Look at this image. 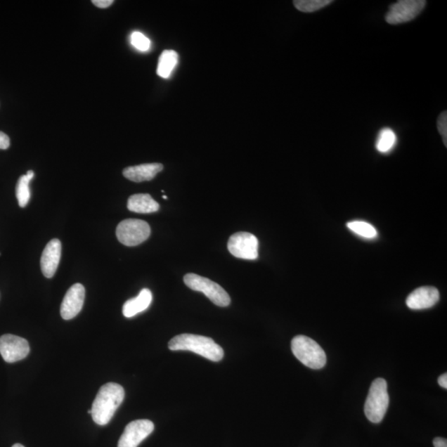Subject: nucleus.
Here are the masks:
<instances>
[{"label": "nucleus", "instance_id": "nucleus-1", "mask_svg": "<svg viewBox=\"0 0 447 447\" xmlns=\"http://www.w3.org/2000/svg\"><path fill=\"white\" fill-rule=\"evenodd\" d=\"M124 396V388L118 384L107 383L102 386L91 409L93 421L100 426L108 425L123 403Z\"/></svg>", "mask_w": 447, "mask_h": 447}, {"label": "nucleus", "instance_id": "nucleus-2", "mask_svg": "<svg viewBox=\"0 0 447 447\" xmlns=\"http://www.w3.org/2000/svg\"><path fill=\"white\" fill-rule=\"evenodd\" d=\"M172 351H188L207 358L209 361L219 362L224 358V350L212 338L193 334L176 335L169 343Z\"/></svg>", "mask_w": 447, "mask_h": 447}, {"label": "nucleus", "instance_id": "nucleus-3", "mask_svg": "<svg viewBox=\"0 0 447 447\" xmlns=\"http://www.w3.org/2000/svg\"><path fill=\"white\" fill-rule=\"evenodd\" d=\"M291 348L297 360L310 369L320 370L327 364V355L323 349L306 335H297L293 338Z\"/></svg>", "mask_w": 447, "mask_h": 447}, {"label": "nucleus", "instance_id": "nucleus-4", "mask_svg": "<svg viewBox=\"0 0 447 447\" xmlns=\"http://www.w3.org/2000/svg\"><path fill=\"white\" fill-rule=\"evenodd\" d=\"M389 405L388 384L384 379L372 382L365 404V413L368 420L380 423L383 420Z\"/></svg>", "mask_w": 447, "mask_h": 447}, {"label": "nucleus", "instance_id": "nucleus-5", "mask_svg": "<svg viewBox=\"0 0 447 447\" xmlns=\"http://www.w3.org/2000/svg\"><path fill=\"white\" fill-rule=\"evenodd\" d=\"M183 280L190 290L204 293L214 304L221 307L231 304V297L227 292L211 279L195 273H188L184 276Z\"/></svg>", "mask_w": 447, "mask_h": 447}, {"label": "nucleus", "instance_id": "nucleus-6", "mask_svg": "<svg viewBox=\"0 0 447 447\" xmlns=\"http://www.w3.org/2000/svg\"><path fill=\"white\" fill-rule=\"evenodd\" d=\"M150 234L151 229L148 224L138 219H127L121 221L116 229V236L120 243L129 247L143 243Z\"/></svg>", "mask_w": 447, "mask_h": 447}, {"label": "nucleus", "instance_id": "nucleus-7", "mask_svg": "<svg viewBox=\"0 0 447 447\" xmlns=\"http://www.w3.org/2000/svg\"><path fill=\"white\" fill-rule=\"evenodd\" d=\"M425 0H400L389 7L385 20L389 25H400L417 17L426 6Z\"/></svg>", "mask_w": 447, "mask_h": 447}, {"label": "nucleus", "instance_id": "nucleus-8", "mask_svg": "<svg viewBox=\"0 0 447 447\" xmlns=\"http://www.w3.org/2000/svg\"><path fill=\"white\" fill-rule=\"evenodd\" d=\"M227 246L230 253L236 258L247 260L258 259L259 240L250 233H235L230 237Z\"/></svg>", "mask_w": 447, "mask_h": 447}, {"label": "nucleus", "instance_id": "nucleus-9", "mask_svg": "<svg viewBox=\"0 0 447 447\" xmlns=\"http://www.w3.org/2000/svg\"><path fill=\"white\" fill-rule=\"evenodd\" d=\"M30 352L27 339L18 335L6 334L0 337V355L7 363H15L25 358Z\"/></svg>", "mask_w": 447, "mask_h": 447}, {"label": "nucleus", "instance_id": "nucleus-10", "mask_svg": "<svg viewBox=\"0 0 447 447\" xmlns=\"http://www.w3.org/2000/svg\"><path fill=\"white\" fill-rule=\"evenodd\" d=\"M155 430V425L147 419L129 422L120 436L118 447H138Z\"/></svg>", "mask_w": 447, "mask_h": 447}, {"label": "nucleus", "instance_id": "nucleus-11", "mask_svg": "<svg viewBox=\"0 0 447 447\" xmlns=\"http://www.w3.org/2000/svg\"><path fill=\"white\" fill-rule=\"evenodd\" d=\"M85 296L86 290L81 283L74 284L69 288L60 306V316L64 320L73 319L81 313Z\"/></svg>", "mask_w": 447, "mask_h": 447}, {"label": "nucleus", "instance_id": "nucleus-12", "mask_svg": "<svg viewBox=\"0 0 447 447\" xmlns=\"http://www.w3.org/2000/svg\"><path fill=\"white\" fill-rule=\"evenodd\" d=\"M439 291L434 287L426 286L417 288L410 293L406 300L408 309L412 310H423L431 309L439 302Z\"/></svg>", "mask_w": 447, "mask_h": 447}, {"label": "nucleus", "instance_id": "nucleus-13", "mask_svg": "<svg viewBox=\"0 0 447 447\" xmlns=\"http://www.w3.org/2000/svg\"><path fill=\"white\" fill-rule=\"evenodd\" d=\"M62 255V243L58 239L48 242L45 247L41 258V269L46 278H51L55 276Z\"/></svg>", "mask_w": 447, "mask_h": 447}, {"label": "nucleus", "instance_id": "nucleus-14", "mask_svg": "<svg viewBox=\"0 0 447 447\" xmlns=\"http://www.w3.org/2000/svg\"><path fill=\"white\" fill-rule=\"evenodd\" d=\"M162 169H164V165L155 162V164L127 167L123 171V175L125 179L134 181V183H142V181L153 180Z\"/></svg>", "mask_w": 447, "mask_h": 447}, {"label": "nucleus", "instance_id": "nucleus-15", "mask_svg": "<svg viewBox=\"0 0 447 447\" xmlns=\"http://www.w3.org/2000/svg\"><path fill=\"white\" fill-rule=\"evenodd\" d=\"M152 301V292L148 288H143L136 297L131 298L125 302L123 306V314L125 318H131L147 310L151 305Z\"/></svg>", "mask_w": 447, "mask_h": 447}, {"label": "nucleus", "instance_id": "nucleus-16", "mask_svg": "<svg viewBox=\"0 0 447 447\" xmlns=\"http://www.w3.org/2000/svg\"><path fill=\"white\" fill-rule=\"evenodd\" d=\"M127 207L130 212L149 214L157 212L160 204L149 194H135L129 198Z\"/></svg>", "mask_w": 447, "mask_h": 447}, {"label": "nucleus", "instance_id": "nucleus-17", "mask_svg": "<svg viewBox=\"0 0 447 447\" xmlns=\"http://www.w3.org/2000/svg\"><path fill=\"white\" fill-rule=\"evenodd\" d=\"M179 63V54L174 50H165L158 60L157 74L162 78H169Z\"/></svg>", "mask_w": 447, "mask_h": 447}, {"label": "nucleus", "instance_id": "nucleus-18", "mask_svg": "<svg viewBox=\"0 0 447 447\" xmlns=\"http://www.w3.org/2000/svg\"><path fill=\"white\" fill-rule=\"evenodd\" d=\"M34 171H29L26 175H22L20 179H18L16 186V197L18 199V205L20 207H25L29 203L30 200V183L32 179H34Z\"/></svg>", "mask_w": 447, "mask_h": 447}, {"label": "nucleus", "instance_id": "nucleus-19", "mask_svg": "<svg viewBox=\"0 0 447 447\" xmlns=\"http://www.w3.org/2000/svg\"><path fill=\"white\" fill-rule=\"evenodd\" d=\"M397 143V136L393 129L385 128L379 133L376 141V149L381 153H389Z\"/></svg>", "mask_w": 447, "mask_h": 447}, {"label": "nucleus", "instance_id": "nucleus-20", "mask_svg": "<svg viewBox=\"0 0 447 447\" xmlns=\"http://www.w3.org/2000/svg\"><path fill=\"white\" fill-rule=\"evenodd\" d=\"M349 230L355 233L356 235L362 237V238L372 240L376 238L378 235L375 228L370 225V223L361 221H355L347 223Z\"/></svg>", "mask_w": 447, "mask_h": 447}, {"label": "nucleus", "instance_id": "nucleus-21", "mask_svg": "<svg viewBox=\"0 0 447 447\" xmlns=\"http://www.w3.org/2000/svg\"><path fill=\"white\" fill-rule=\"evenodd\" d=\"M332 1L330 0H296L293 1L297 11L304 13H313L325 6H329Z\"/></svg>", "mask_w": 447, "mask_h": 447}, {"label": "nucleus", "instance_id": "nucleus-22", "mask_svg": "<svg viewBox=\"0 0 447 447\" xmlns=\"http://www.w3.org/2000/svg\"><path fill=\"white\" fill-rule=\"evenodd\" d=\"M130 41H131V44L134 48L141 51V52H146L151 46L150 40L139 32H134L130 37Z\"/></svg>", "mask_w": 447, "mask_h": 447}, {"label": "nucleus", "instance_id": "nucleus-23", "mask_svg": "<svg viewBox=\"0 0 447 447\" xmlns=\"http://www.w3.org/2000/svg\"><path fill=\"white\" fill-rule=\"evenodd\" d=\"M437 129L441 135L445 146L447 147V112L444 111L437 119Z\"/></svg>", "mask_w": 447, "mask_h": 447}, {"label": "nucleus", "instance_id": "nucleus-24", "mask_svg": "<svg viewBox=\"0 0 447 447\" xmlns=\"http://www.w3.org/2000/svg\"><path fill=\"white\" fill-rule=\"evenodd\" d=\"M92 3L98 8H106L112 6L114 1L113 0H93Z\"/></svg>", "mask_w": 447, "mask_h": 447}, {"label": "nucleus", "instance_id": "nucleus-25", "mask_svg": "<svg viewBox=\"0 0 447 447\" xmlns=\"http://www.w3.org/2000/svg\"><path fill=\"white\" fill-rule=\"evenodd\" d=\"M433 445L435 447H447V441L445 439H442V437H436L434 441H433Z\"/></svg>", "mask_w": 447, "mask_h": 447}, {"label": "nucleus", "instance_id": "nucleus-26", "mask_svg": "<svg viewBox=\"0 0 447 447\" xmlns=\"http://www.w3.org/2000/svg\"><path fill=\"white\" fill-rule=\"evenodd\" d=\"M439 384L441 388L445 389H447V375L446 372L445 374L441 375L439 379Z\"/></svg>", "mask_w": 447, "mask_h": 447}, {"label": "nucleus", "instance_id": "nucleus-27", "mask_svg": "<svg viewBox=\"0 0 447 447\" xmlns=\"http://www.w3.org/2000/svg\"><path fill=\"white\" fill-rule=\"evenodd\" d=\"M12 447H25L22 445L20 444V443H17L13 445Z\"/></svg>", "mask_w": 447, "mask_h": 447}, {"label": "nucleus", "instance_id": "nucleus-28", "mask_svg": "<svg viewBox=\"0 0 447 447\" xmlns=\"http://www.w3.org/2000/svg\"><path fill=\"white\" fill-rule=\"evenodd\" d=\"M164 197V199H166V200L167 199V197H166V195H164V197Z\"/></svg>", "mask_w": 447, "mask_h": 447}]
</instances>
